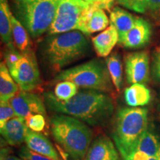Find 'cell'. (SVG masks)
Returning <instances> with one entry per match:
<instances>
[{
	"label": "cell",
	"instance_id": "1",
	"mask_svg": "<svg viewBox=\"0 0 160 160\" xmlns=\"http://www.w3.org/2000/svg\"><path fill=\"white\" fill-rule=\"evenodd\" d=\"M45 104L51 111L71 116L92 126L108 122L114 111L113 100L105 92L86 90L77 93L68 101H61L54 93L44 94Z\"/></svg>",
	"mask_w": 160,
	"mask_h": 160
},
{
	"label": "cell",
	"instance_id": "2",
	"mask_svg": "<svg viewBox=\"0 0 160 160\" xmlns=\"http://www.w3.org/2000/svg\"><path fill=\"white\" fill-rule=\"evenodd\" d=\"M51 133L72 160H84L90 148L92 133L81 120L60 114L51 119Z\"/></svg>",
	"mask_w": 160,
	"mask_h": 160
},
{
	"label": "cell",
	"instance_id": "3",
	"mask_svg": "<svg viewBox=\"0 0 160 160\" xmlns=\"http://www.w3.org/2000/svg\"><path fill=\"white\" fill-rule=\"evenodd\" d=\"M88 50L85 34L73 31L51 35L43 46V55L52 68L58 71L85 56Z\"/></svg>",
	"mask_w": 160,
	"mask_h": 160
},
{
	"label": "cell",
	"instance_id": "4",
	"mask_svg": "<svg viewBox=\"0 0 160 160\" xmlns=\"http://www.w3.org/2000/svg\"><path fill=\"white\" fill-rule=\"evenodd\" d=\"M148 110L144 108H125L117 112L113 137L122 157L133 151L138 140L148 131Z\"/></svg>",
	"mask_w": 160,
	"mask_h": 160
},
{
	"label": "cell",
	"instance_id": "5",
	"mask_svg": "<svg viewBox=\"0 0 160 160\" xmlns=\"http://www.w3.org/2000/svg\"><path fill=\"white\" fill-rule=\"evenodd\" d=\"M57 82L71 81L78 87L88 90L110 92L113 82L107 65L99 59H93L62 71L55 78Z\"/></svg>",
	"mask_w": 160,
	"mask_h": 160
},
{
	"label": "cell",
	"instance_id": "6",
	"mask_svg": "<svg viewBox=\"0 0 160 160\" xmlns=\"http://www.w3.org/2000/svg\"><path fill=\"white\" fill-rule=\"evenodd\" d=\"M60 0H35L17 3L21 22L33 38L48 31L54 19Z\"/></svg>",
	"mask_w": 160,
	"mask_h": 160
},
{
	"label": "cell",
	"instance_id": "7",
	"mask_svg": "<svg viewBox=\"0 0 160 160\" xmlns=\"http://www.w3.org/2000/svg\"><path fill=\"white\" fill-rule=\"evenodd\" d=\"M95 5L84 0H60L48 35L82 31L84 24Z\"/></svg>",
	"mask_w": 160,
	"mask_h": 160
},
{
	"label": "cell",
	"instance_id": "8",
	"mask_svg": "<svg viewBox=\"0 0 160 160\" xmlns=\"http://www.w3.org/2000/svg\"><path fill=\"white\" fill-rule=\"evenodd\" d=\"M17 62L8 66L10 73L22 91L31 92L41 84L37 58L31 50L22 52Z\"/></svg>",
	"mask_w": 160,
	"mask_h": 160
},
{
	"label": "cell",
	"instance_id": "9",
	"mask_svg": "<svg viewBox=\"0 0 160 160\" xmlns=\"http://www.w3.org/2000/svg\"><path fill=\"white\" fill-rule=\"evenodd\" d=\"M125 74L128 82L144 84L148 82L150 59L145 51L128 53L125 59Z\"/></svg>",
	"mask_w": 160,
	"mask_h": 160
},
{
	"label": "cell",
	"instance_id": "10",
	"mask_svg": "<svg viewBox=\"0 0 160 160\" xmlns=\"http://www.w3.org/2000/svg\"><path fill=\"white\" fill-rule=\"evenodd\" d=\"M16 116L25 119L33 114H46L45 106L39 96L29 91H19L10 100Z\"/></svg>",
	"mask_w": 160,
	"mask_h": 160
},
{
	"label": "cell",
	"instance_id": "11",
	"mask_svg": "<svg viewBox=\"0 0 160 160\" xmlns=\"http://www.w3.org/2000/svg\"><path fill=\"white\" fill-rule=\"evenodd\" d=\"M152 35L151 26L143 18H137L134 25L119 42L125 48L139 49L150 42Z\"/></svg>",
	"mask_w": 160,
	"mask_h": 160
},
{
	"label": "cell",
	"instance_id": "12",
	"mask_svg": "<svg viewBox=\"0 0 160 160\" xmlns=\"http://www.w3.org/2000/svg\"><path fill=\"white\" fill-rule=\"evenodd\" d=\"M28 129L25 119L16 116L0 128V132L1 135L10 145L18 146L25 142Z\"/></svg>",
	"mask_w": 160,
	"mask_h": 160
},
{
	"label": "cell",
	"instance_id": "13",
	"mask_svg": "<svg viewBox=\"0 0 160 160\" xmlns=\"http://www.w3.org/2000/svg\"><path fill=\"white\" fill-rule=\"evenodd\" d=\"M85 160H121L118 149L107 137H99L89 148Z\"/></svg>",
	"mask_w": 160,
	"mask_h": 160
},
{
	"label": "cell",
	"instance_id": "14",
	"mask_svg": "<svg viewBox=\"0 0 160 160\" xmlns=\"http://www.w3.org/2000/svg\"><path fill=\"white\" fill-rule=\"evenodd\" d=\"M25 142L27 147L35 153L53 160H60L57 151L49 139L39 132L28 129Z\"/></svg>",
	"mask_w": 160,
	"mask_h": 160
},
{
	"label": "cell",
	"instance_id": "15",
	"mask_svg": "<svg viewBox=\"0 0 160 160\" xmlns=\"http://www.w3.org/2000/svg\"><path fill=\"white\" fill-rule=\"evenodd\" d=\"M119 42V33L116 27L112 24L102 33L92 38L93 48L99 57H107L112 50Z\"/></svg>",
	"mask_w": 160,
	"mask_h": 160
},
{
	"label": "cell",
	"instance_id": "16",
	"mask_svg": "<svg viewBox=\"0 0 160 160\" xmlns=\"http://www.w3.org/2000/svg\"><path fill=\"white\" fill-rule=\"evenodd\" d=\"M136 19L128 11L120 7H114L111 11L110 13V21L111 24L113 25L117 28L119 33V42L125 37L126 33L134 25Z\"/></svg>",
	"mask_w": 160,
	"mask_h": 160
},
{
	"label": "cell",
	"instance_id": "17",
	"mask_svg": "<svg viewBox=\"0 0 160 160\" xmlns=\"http://www.w3.org/2000/svg\"><path fill=\"white\" fill-rule=\"evenodd\" d=\"M11 13L8 0H0V34L2 41L7 45L8 49L15 51L12 34Z\"/></svg>",
	"mask_w": 160,
	"mask_h": 160
},
{
	"label": "cell",
	"instance_id": "18",
	"mask_svg": "<svg viewBox=\"0 0 160 160\" xmlns=\"http://www.w3.org/2000/svg\"><path fill=\"white\" fill-rule=\"evenodd\" d=\"M125 102L130 107L145 106L151 101V91L144 84L136 83L125 89L124 93Z\"/></svg>",
	"mask_w": 160,
	"mask_h": 160
},
{
	"label": "cell",
	"instance_id": "19",
	"mask_svg": "<svg viewBox=\"0 0 160 160\" xmlns=\"http://www.w3.org/2000/svg\"><path fill=\"white\" fill-rule=\"evenodd\" d=\"M108 17L105 10L94 6L86 19L82 32L85 35L104 31L109 26Z\"/></svg>",
	"mask_w": 160,
	"mask_h": 160
},
{
	"label": "cell",
	"instance_id": "20",
	"mask_svg": "<svg viewBox=\"0 0 160 160\" xmlns=\"http://www.w3.org/2000/svg\"><path fill=\"white\" fill-rule=\"evenodd\" d=\"M19 87L13 79L5 62L0 64V100L9 102L19 92Z\"/></svg>",
	"mask_w": 160,
	"mask_h": 160
},
{
	"label": "cell",
	"instance_id": "21",
	"mask_svg": "<svg viewBox=\"0 0 160 160\" xmlns=\"http://www.w3.org/2000/svg\"><path fill=\"white\" fill-rule=\"evenodd\" d=\"M117 2L141 14L153 16L160 13V0H117Z\"/></svg>",
	"mask_w": 160,
	"mask_h": 160
},
{
	"label": "cell",
	"instance_id": "22",
	"mask_svg": "<svg viewBox=\"0 0 160 160\" xmlns=\"http://www.w3.org/2000/svg\"><path fill=\"white\" fill-rule=\"evenodd\" d=\"M133 151L139 152L149 157H159L160 139L153 132L148 130L138 140Z\"/></svg>",
	"mask_w": 160,
	"mask_h": 160
},
{
	"label": "cell",
	"instance_id": "23",
	"mask_svg": "<svg viewBox=\"0 0 160 160\" xmlns=\"http://www.w3.org/2000/svg\"><path fill=\"white\" fill-rule=\"evenodd\" d=\"M11 23H12V34H13V42L16 48L19 51L25 52L29 51L31 48V39L28 33L22 23L13 16L11 13Z\"/></svg>",
	"mask_w": 160,
	"mask_h": 160
},
{
	"label": "cell",
	"instance_id": "24",
	"mask_svg": "<svg viewBox=\"0 0 160 160\" xmlns=\"http://www.w3.org/2000/svg\"><path fill=\"white\" fill-rule=\"evenodd\" d=\"M112 82L118 92L121 91L122 86V65L117 53H112L105 60Z\"/></svg>",
	"mask_w": 160,
	"mask_h": 160
},
{
	"label": "cell",
	"instance_id": "25",
	"mask_svg": "<svg viewBox=\"0 0 160 160\" xmlns=\"http://www.w3.org/2000/svg\"><path fill=\"white\" fill-rule=\"evenodd\" d=\"M78 93V86L71 81L59 82L55 86L54 95L61 101H68Z\"/></svg>",
	"mask_w": 160,
	"mask_h": 160
},
{
	"label": "cell",
	"instance_id": "26",
	"mask_svg": "<svg viewBox=\"0 0 160 160\" xmlns=\"http://www.w3.org/2000/svg\"><path fill=\"white\" fill-rule=\"evenodd\" d=\"M25 122L28 128L35 132L43 131L45 127V119L42 114L29 116L25 119Z\"/></svg>",
	"mask_w": 160,
	"mask_h": 160
},
{
	"label": "cell",
	"instance_id": "27",
	"mask_svg": "<svg viewBox=\"0 0 160 160\" xmlns=\"http://www.w3.org/2000/svg\"><path fill=\"white\" fill-rule=\"evenodd\" d=\"M16 117V113L9 102H0V128L8 121Z\"/></svg>",
	"mask_w": 160,
	"mask_h": 160
},
{
	"label": "cell",
	"instance_id": "28",
	"mask_svg": "<svg viewBox=\"0 0 160 160\" xmlns=\"http://www.w3.org/2000/svg\"><path fill=\"white\" fill-rule=\"evenodd\" d=\"M151 74L157 82H160V49L156 50L153 54Z\"/></svg>",
	"mask_w": 160,
	"mask_h": 160
},
{
	"label": "cell",
	"instance_id": "29",
	"mask_svg": "<svg viewBox=\"0 0 160 160\" xmlns=\"http://www.w3.org/2000/svg\"><path fill=\"white\" fill-rule=\"evenodd\" d=\"M19 154V157L24 160H53L50 159L48 157H46L45 156L40 155L39 153L32 151L28 147H23L20 150Z\"/></svg>",
	"mask_w": 160,
	"mask_h": 160
},
{
	"label": "cell",
	"instance_id": "30",
	"mask_svg": "<svg viewBox=\"0 0 160 160\" xmlns=\"http://www.w3.org/2000/svg\"><path fill=\"white\" fill-rule=\"evenodd\" d=\"M123 160H160L159 157H149V156L139 153L137 151H132L130 154L122 158Z\"/></svg>",
	"mask_w": 160,
	"mask_h": 160
},
{
	"label": "cell",
	"instance_id": "31",
	"mask_svg": "<svg viewBox=\"0 0 160 160\" xmlns=\"http://www.w3.org/2000/svg\"><path fill=\"white\" fill-rule=\"evenodd\" d=\"M84 1L107 11H110L114 2V0H84Z\"/></svg>",
	"mask_w": 160,
	"mask_h": 160
},
{
	"label": "cell",
	"instance_id": "32",
	"mask_svg": "<svg viewBox=\"0 0 160 160\" xmlns=\"http://www.w3.org/2000/svg\"><path fill=\"white\" fill-rule=\"evenodd\" d=\"M0 160H21L19 158L15 157L10 153L8 149L2 148L1 155H0Z\"/></svg>",
	"mask_w": 160,
	"mask_h": 160
},
{
	"label": "cell",
	"instance_id": "33",
	"mask_svg": "<svg viewBox=\"0 0 160 160\" xmlns=\"http://www.w3.org/2000/svg\"><path fill=\"white\" fill-rule=\"evenodd\" d=\"M17 3H23V2H33L35 0H15Z\"/></svg>",
	"mask_w": 160,
	"mask_h": 160
},
{
	"label": "cell",
	"instance_id": "34",
	"mask_svg": "<svg viewBox=\"0 0 160 160\" xmlns=\"http://www.w3.org/2000/svg\"><path fill=\"white\" fill-rule=\"evenodd\" d=\"M116 1H117V0H116Z\"/></svg>",
	"mask_w": 160,
	"mask_h": 160
}]
</instances>
